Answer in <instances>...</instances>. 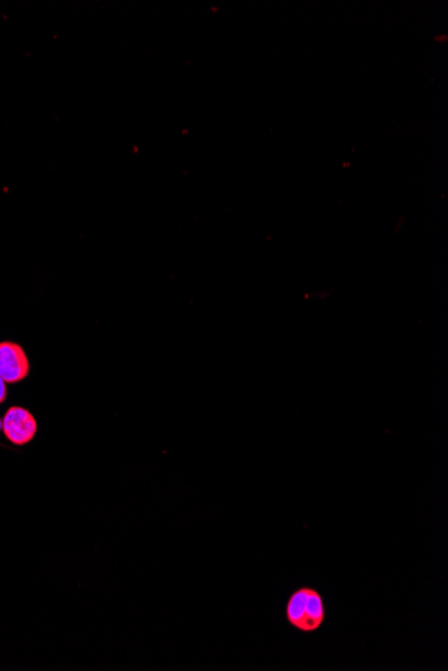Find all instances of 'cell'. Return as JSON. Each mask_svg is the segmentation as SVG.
<instances>
[{"label": "cell", "instance_id": "obj_5", "mask_svg": "<svg viewBox=\"0 0 448 671\" xmlns=\"http://www.w3.org/2000/svg\"><path fill=\"white\" fill-rule=\"evenodd\" d=\"M3 423L2 420H0V431H2Z\"/></svg>", "mask_w": 448, "mask_h": 671}, {"label": "cell", "instance_id": "obj_2", "mask_svg": "<svg viewBox=\"0 0 448 671\" xmlns=\"http://www.w3.org/2000/svg\"><path fill=\"white\" fill-rule=\"evenodd\" d=\"M2 431L11 444L23 447L35 439L38 425L31 412L21 406H13L5 412L2 420Z\"/></svg>", "mask_w": 448, "mask_h": 671}, {"label": "cell", "instance_id": "obj_3", "mask_svg": "<svg viewBox=\"0 0 448 671\" xmlns=\"http://www.w3.org/2000/svg\"><path fill=\"white\" fill-rule=\"evenodd\" d=\"M30 373V362L23 347L13 342H0V377L5 384H18Z\"/></svg>", "mask_w": 448, "mask_h": 671}, {"label": "cell", "instance_id": "obj_4", "mask_svg": "<svg viewBox=\"0 0 448 671\" xmlns=\"http://www.w3.org/2000/svg\"><path fill=\"white\" fill-rule=\"evenodd\" d=\"M5 398H7V384L0 377V405L5 401Z\"/></svg>", "mask_w": 448, "mask_h": 671}, {"label": "cell", "instance_id": "obj_1", "mask_svg": "<svg viewBox=\"0 0 448 671\" xmlns=\"http://www.w3.org/2000/svg\"><path fill=\"white\" fill-rule=\"evenodd\" d=\"M285 618L293 629L303 634L319 632L327 621V606L321 592L314 587H298L287 597Z\"/></svg>", "mask_w": 448, "mask_h": 671}]
</instances>
